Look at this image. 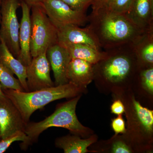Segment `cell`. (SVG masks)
I'll use <instances>...</instances> for the list:
<instances>
[{
    "mask_svg": "<svg viewBox=\"0 0 153 153\" xmlns=\"http://www.w3.org/2000/svg\"><path fill=\"white\" fill-rule=\"evenodd\" d=\"M112 152L114 153H130L131 152L130 149L125 143L119 141L113 144L112 148Z\"/></svg>",
    "mask_w": 153,
    "mask_h": 153,
    "instance_id": "cell-26",
    "label": "cell"
},
{
    "mask_svg": "<svg viewBox=\"0 0 153 153\" xmlns=\"http://www.w3.org/2000/svg\"><path fill=\"white\" fill-rule=\"evenodd\" d=\"M55 78V86L68 83L67 73L71 60L66 47L57 43L48 48L46 52Z\"/></svg>",
    "mask_w": 153,
    "mask_h": 153,
    "instance_id": "cell-11",
    "label": "cell"
},
{
    "mask_svg": "<svg viewBox=\"0 0 153 153\" xmlns=\"http://www.w3.org/2000/svg\"><path fill=\"white\" fill-rule=\"evenodd\" d=\"M21 5L20 0H3L1 7L0 39L4 41L10 52L17 59L20 51V24L17 11Z\"/></svg>",
    "mask_w": 153,
    "mask_h": 153,
    "instance_id": "cell-6",
    "label": "cell"
},
{
    "mask_svg": "<svg viewBox=\"0 0 153 153\" xmlns=\"http://www.w3.org/2000/svg\"><path fill=\"white\" fill-rule=\"evenodd\" d=\"M111 127L116 135L126 133L125 122L121 115L112 120Z\"/></svg>",
    "mask_w": 153,
    "mask_h": 153,
    "instance_id": "cell-25",
    "label": "cell"
},
{
    "mask_svg": "<svg viewBox=\"0 0 153 153\" xmlns=\"http://www.w3.org/2000/svg\"><path fill=\"white\" fill-rule=\"evenodd\" d=\"M0 62L16 74L25 91L28 92L27 67L11 53L4 41L0 39Z\"/></svg>",
    "mask_w": 153,
    "mask_h": 153,
    "instance_id": "cell-16",
    "label": "cell"
},
{
    "mask_svg": "<svg viewBox=\"0 0 153 153\" xmlns=\"http://www.w3.org/2000/svg\"><path fill=\"white\" fill-rule=\"evenodd\" d=\"M26 123L21 113L5 95L0 96V130L1 139L17 131H25Z\"/></svg>",
    "mask_w": 153,
    "mask_h": 153,
    "instance_id": "cell-9",
    "label": "cell"
},
{
    "mask_svg": "<svg viewBox=\"0 0 153 153\" xmlns=\"http://www.w3.org/2000/svg\"><path fill=\"white\" fill-rule=\"evenodd\" d=\"M55 27L57 28L58 43L86 44L102 50L97 38L88 26L84 28L74 25H60Z\"/></svg>",
    "mask_w": 153,
    "mask_h": 153,
    "instance_id": "cell-10",
    "label": "cell"
},
{
    "mask_svg": "<svg viewBox=\"0 0 153 153\" xmlns=\"http://www.w3.org/2000/svg\"><path fill=\"white\" fill-rule=\"evenodd\" d=\"M106 57L94 65V76H97L108 82H122L140 70L133 44L123 45L105 50Z\"/></svg>",
    "mask_w": 153,
    "mask_h": 153,
    "instance_id": "cell-3",
    "label": "cell"
},
{
    "mask_svg": "<svg viewBox=\"0 0 153 153\" xmlns=\"http://www.w3.org/2000/svg\"><path fill=\"white\" fill-rule=\"evenodd\" d=\"M30 52L32 57L46 53L47 49L58 43L57 28L41 5L31 9Z\"/></svg>",
    "mask_w": 153,
    "mask_h": 153,
    "instance_id": "cell-5",
    "label": "cell"
},
{
    "mask_svg": "<svg viewBox=\"0 0 153 153\" xmlns=\"http://www.w3.org/2000/svg\"><path fill=\"white\" fill-rule=\"evenodd\" d=\"M61 44L66 47L71 59H81L94 65L103 60L107 55L106 51L98 50L86 44Z\"/></svg>",
    "mask_w": 153,
    "mask_h": 153,
    "instance_id": "cell-17",
    "label": "cell"
},
{
    "mask_svg": "<svg viewBox=\"0 0 153 153\" xmlns=\"http://www.w3.org/2000/svg\"><path fill=\"white\" fill-rule=\"evenodd\" d=\"M1 140V130H0V140Z\"/></svg>",
    "mask_w": 153,
    "mask_h": 153,
    "instance_id": "cell-31",
    "label": "cell"
},
{
    "mask_svg": "<svg viewBox=\"0 0 153 153\" xmlns=\"http://www.w3.org/2000/svg\"><path fill=\"white\" fill-rule=\"evenodd\" d=\"M41 6L55 26L66 25L81 26L88 22L85 13L73 10L60 0H42Z\"/></svg>",
    "mask_w": 153,
    "mask_h": 153,
    "instance_id": "cell-7",
    "label": "cell"
},
{
    "mask_svg": "<svg viewBox=\"0 0 153 153\" xmlns=\"http://www.w3.org/2000/svg\"><path fill=\"white\" fill-rule=\"evenodd\" d=\"M50 69L46 53L33 57L31 63L27 66V82L29 91L55 86L50 76Z\"/></svg>",
    "mask_w": 153,
    "mask_h": 153,
    "instance_id": "cell-8",
    "label": "cell"
},
{
    "mask_svg": "<svg viewBox=\"0 0 153 153\" xmlns=\"http://www.w3.org/2000/svg\"><path fill=\"white\" fill-rule=\"evenodd\" d=\"M80 96L60 104L53 113L39 122H29L25 129V133L29 138V146L38 140V137L47 129L52 127L63 128L76 135L84 136L88 128L79 122L76 114V105Z\"/></svg>",
    "mask_w": 153,
    "mask_h": 153,
    "instance_id": "cell-4",
    "label": "cell"
},
{
    "mask_svg": "<svg viewBox=\"0 0 153 153\" xmlns=\"http://www.w3.org/2000/svg\"><path fill=\"white\" fill-rule=\"evenodd\" d=\"M22 17L20 24L19 42L20 54L17 59L25 66H27L33 57L30 52L31 26L30 19L31 8L24 2L21 1Z\"/></svg>",
    "mask_w": 153,
    "mask_h": 153,
    "instance_id": "cell-13",
    "label": "cell"
},
{
    "mask_svg": "<svg viewBox=\"0 0 153 153\" xmlns=\"http://www.w3.org/2000/svg\"><path fill=\"white\" fill-rule=\"evenodd\" d=\"M124 15L143 32L153 30V0H134Z\"/></svg>",
    "mask_w": 153,
    "mask_h": 153,
    "instance_id": "cell-12",
    "label": "cell"
},
{
    "mask_svg": "<svg viewBox=\"0 0 153 153\" xmlns=\"http://www.w3.org/2000/svg\"><path fill=\"white\" fill-rule=\"evenodd\" d=\"M16 141L23 142L21 145L22 149L25 150L29 147V139L27 134L24 131H17L5 138L0 140V153L5 152L13 143Z\"/></svg>",
    "mask_w": 153,
    "mask_h": 153,
    "instance_id": "cell-21",
    "label": "cell"
},
{
    "mask_svg": "<svg viewBox=\"0 0 153 153\" xmlns=\"http://www.w3.org/2000/svg\"><path fill=\"white\" fill-rule=\"evenodd\" d=\"M111 1V0H93L91 5L92 13L106 7Z\"/></svg>",
    "mask_w": 153,
    "mask_h": 153,
    "instance_id": "cell-28",
    "label": "cell"
},
{
    "mask_svg": "<svg viewBox=\"0 0 153 153\" xmlns=\"http://www.w3.org/2000/svg\"><path fill=\"white\" fill-rule=\"evenodd\" d=\"M140 76L143 86L149 93L153 92V67L140 69Z\"/></svg>",
    "mask_w": 153,
    "mask_h": 153,
    "instance_id": "cell-23",
    "label": "cell"
},
{
    "mask_svg": "<svg viewBox=\"0 0 153 153\" xmlns=\"http://www.w3.org/2000/svg\"><path fill=\"white\" fill-rule=\"evenodd\" d=\"M133 47L141 69L153 67V30L143 33Z\"/></svg>",
    "mask_w": 153,
    "mask_h": 153,
    "instance_id": "cell-15",
    "label": "cell"
},
{
    "mask_svg": "<svg viewBox=\"0 0 153 153\" xmlns=\"http://www.w3.org/2000/svg\"><path fill=\"white\" fill-rule=\"evenodd\" d=\"M1 89L16 107L26 123L29 122L30 117L37 110L57 100L75 97L83 90L70 82L29 92L10 88Z\"/></svg>",
    "mask_w": 153,
    "mask_h": 153,
    "instance_id": "cell-2",
    "label": "cell"
},
{
    "mask_svg": "<svg viewBox=\"0 0 153 153\" xmlns=\"http://www.w3.org/2000/svg\"><path fill=\"white\" fill-rule=\"evenodd\" d=\"M27 4L30 8L34 6L41 5L42 0H20Z\"/></svg>",
    "mask_w": 153,
    "mask_h": 153,
    "instance_id": "cell-29",
    "label": "cell"
},
{
    "mask_svg": "<svg viewBox=\"0 0 153 153\" xmlns=\"http://www.w3.org/2000/svg\"><path fill=\"white\" fill-rule=\"evenodd\" d=\"M111 109L112 113L117 115L123 114L125 111L124 105L120 100H117L114 102L111 106Z\"/></svg>",
    "mask_w": 153,
    "mask_h": 153,
    "instance_id": "cell-27",
    "label": "cell"
},
{
    "mask_svg": "<svg viewBox=\"0 0 153 153\" xmlns=\"http://www.w3.org/2000/svg\"><path fill=\"white\" fill-rule=\"evenodd\" d=\"M68 82L82 88L94 78V65L79 59H71L67 73Z\"/></svg>",
    "mask_w": 153,
    "mask_h": 153,
    "instance_id": "cell-14",
    "label": "cell"
},
{
    "mask_svg": "<svg viewBox=\"0 0 153 153\" xmlns=\"http://www.w3.org/2000/svg\"><path fill=\"white\" fill-rule=\"evenodd\" d=\"M134 0H111L107 7L117 13L124 14L128 11Z\"/></svg>",
    "mask_w": 153,
    "mask_h": 153,
    "instance_id": "cell-22",
    "label": "cell"
},
{
    "mask_svg": "<svg viewBox=\"0 0 153 153\" xmlns=\"http://www.w3.org/2000/svg\"><path fill=\"white\" fill-rule=\"evenodd\" d=\"M75 10L85 13L93 0H60Z\"/></svg>",
    "mask_w": 153,
    "mask_h": 153,
    "instance_id": "cell-24",
    "label": "cell"
},
{
    "mask_svg": "<svg viewBox=\"0 0 153 153\" xmlns=\"http://www.w3.org/2000/svg\"><path fill=\"white\" fill-rule=\"evenodd\" d=\"M133 104L140 124L146 132L152 134L153 131V111L143 106L139 102L134 98L133 100Z\"/></svg>",
    "mask_w": 153,
    "mask_h": 153,
    "instance_id": "cell-19",
    "label": "cell"
},
{
    "mask_svg": "<svg viewBox=\"0 0 153 153\" xmlns=\"http://www.w3.org/2000/svg\"><path fill=\"white\" fill-rule=\"evenodd\" d=\"M96 140L94 137L82 139L76 135H68L57 139L55 146L63 149L65 153H85L89 152L88 147L95 142Z\"/></svg>",
    "mask_w": 153,
    "mask_h": 153,
    "instance_id": "cell-18",
    "label": "cell"
},
{
    "mask_svg": "<svg viewBox=\"0 0 153 153\" xmlns=\"http://www.w3.org/2000/svg\"><path fill=\"white\" fill-rule=\"evenodd\" d=\"M14 74L10 69L0 62V84L2 88L25 91L19 79H16Z\"/></svg>",
    "mask_w": 153,
    "mask_h": 153,
    "instance_id": "cell-20",
    "label": "cell"
},
{
    "mask_svg": "<svg viewBox=\"0 0 153 153\" xmlns=\"http://www.w3.org/2000/svg\"><path fill=\"white\" fill-rule=\"evenodd\" d=\"M3 0H0V22L1 19V7L2 3Z\"/></svg>",
    "mask_w": 153,
    "mask_h": 153,
    "instance_id": "cell-30",
    "label": "cell"
},
{
    "mask_svg": "<svg viewBox=\"0 0 153 153\" xmlns=\"http://www.w3.org/2000/svg\"><path fill=\"white\" fill-rule=\"evenodd\" d=\"M89 25L101 48L109 50L134 44L143 32L124 14L110 10L106 7L88 16Z\"/></svg>",
    "mask_w": 153,
    "mask_h": 153,
    "instance_id": "cell-1",
    "label": "cell"
}]
</instances>
